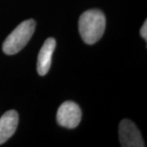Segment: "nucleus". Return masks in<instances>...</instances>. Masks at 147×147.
I'll return each instance as SVG.
<instances>
[{"label": "nucleus", "mask_w": 147, "mask_h": 147, "mask_svg": "<svg viewBox=\"0 0 147 147\" xmlns=\"http://www.w3.org/2000/svg\"><path fill=\"white\" fill-rule=\"evenodd\" d=\"M105 30V16L101 11L98 9L86 11L79 17V34L87 44H94L99 41Z\"/></svg>", "instance_id": "1"}, {"label": "nucleus", "mask_w": 147, "mask_h": 147, "mask_svg": "<svg viewBox=\"0 0 147 147\" xmlns=\"http://www.w3.org/2000/svg\"><path fill=\"white\" fill-rule=\"evenodd\" d=\"M35 21L32 19L21 22L11 33L3 44V51L7 55L19 53L26 45L35 30Z\"/></svg>", "instance_id": "2"}, {"label": "nucleus", "mask_w": 147, "mask_h": 147, "mask_svg": "<svg viewBox=\"0 0 147 147\" xmlns=\"http://www.w3.org/2000/svg\"><path fill=\"white\" fill-rule=\"evenodd\" d=\"M82 118L81 109L74 101H65L58 108L57 120L61 126L66 128H75L78 126Z\"/></svg>", "instance_id": "3"}, {"label": "nucleus", "mask_w": 147, "mask_h": 147, "mask_svg": "<svg viewBox=\"0 0 147 147\" xmlns=\"http://www.w3.org/2000/svg\"><path fill=\"white\" fill-rule=\"evenodd\" d=\"M119 142L123 147L145 146L141 132L136 124L129 119H123L119 126Z\"/></svg>", "instance_id": "4"}, {"label": "nucleus", "mask_w": 147, "mask_h": 147, "mask_svg": "<svg viewBox=\"0 0 147 147\" xmlns=\"http://www.w3.org/2000/svg\"><path fill=\"white\" fill-rule=\"evenodd\" d=\"M56 40L53 38H48L43 42L42 47L38 55L37 61V71L38 74L41 76H44L49 71L51 64H52V57L56 48Z\"/></svg>", "instance_id": "5"}, {"label": "nucleus", "mask_w": 147, "mask_h": 147, "mask_svg": "<svg viewBox=\"0 0 147 147\" xmlns=\"http://www.w3.org/2000/svg\"><path fill=\"white\" fill-rule=\"evenodd\" d=\"M19 116L16 110H11L0 118V145L5 143L16 130Z\"/></svg>", "instance_id": "6"}, {"label": "nucleus", "mask_w": 147, "mask_h": 147, "mask_svg": "<svg viewBox=\"0 0 147 147\" xmlns=\"http://www.w3.org/2000/svg\"><path fill=\"white\" fill-rule=\"evenodd\" d=\"M140 33H141V35L142 37L146 41L147 38V21H146L144 22L143 26L141 28V30H140Z\"/></svg>", "instance_id": "7"}]
</instances>
